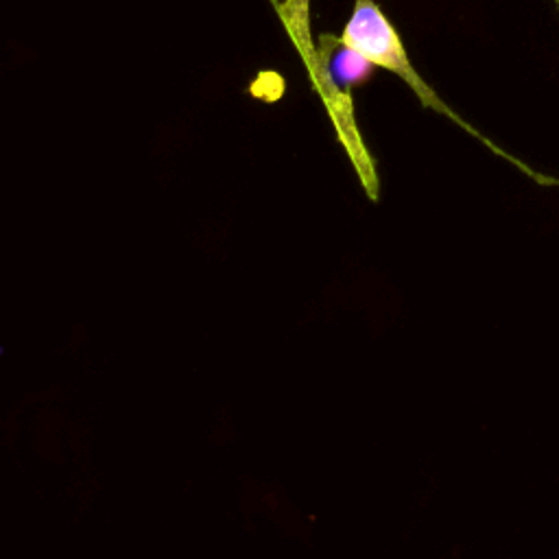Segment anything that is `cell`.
<instances>
[{"label":"cell","instance_id":"6da1fadb","mask_svg":"<svg viewBox=\"0 0 559 559\" xmlns=\"http://www.w3.org/2000/svg\"><path fill=\"white\" fill-rule=\"evenodd\" d=\"M341 44L356 50L358 55H362L367 61H371L376 68H384L393 74H397L419 98V103L424 107H430L443 116H448L450 120H454L461 129H465L467 133L476 135L485 146H489L493 153H498L500 157L509 159L513 166H518L520 170H524L528 177H533L539 183H559L557 179H548V177H539L535 170H531L526 164L513 159L509 153H504L502 148H498L496 144H491L485 135H480L474 127H469L461 116H456V111H452L432 90L430 85L419 76V72L413 68L406 48L397 35V31L393 28V24L389 22V17L380 11V7L373 0H356L352 15L341 33Z\"/></svg>","mask_w":559,"mask_h":559},{"label":"cell","instance_id":"7a4b0ae2","mask_svg":"<svg viewBox=\"0 0 559 559\" xmlns=\"http://www.w3.org/2000/svg\"><path fill=\"white\" fill-rule=\"evenodd\" d=\"M308 4L310 0H286L282 7V15L284 22L297 44V48L301 50L304 57H310L314 46L310 41V24H308Z\"/></svg>","mask_w":559,"mask_h":559},{"label":"cell","instance_id":"3957f363","mask_svg":"<svg viewBox=\"0 0 559 559\" xmlns=\"http://www.w3.org/2000/svg\"><path fill=\"white\" fill-rule=\"evenodd\" d=\"M552 2H555V4H557V9H559V0H552Z\"/></svg>","mask_w":559,"mask_h":559}]
</instances>
